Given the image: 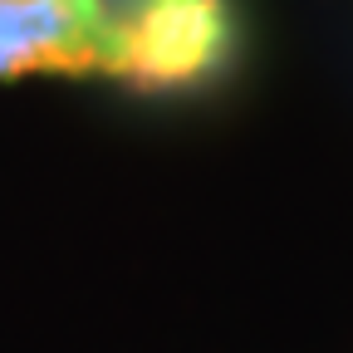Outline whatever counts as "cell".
I'll use <instances>...</instances> for the list:
<instances>
[{
	"mask_svg": "<svg viewBox=\"0 0 353 353\" xmlns=\"http://www.w3.org/2000/svg\"><path fill=\"white\" fill-rule=\"evenodd\" d=\"M236 54L231 0H143L118 20V74L143 94H176L221 74Z\"/></svg>",
	"mask_w": 353,
	"mask_h": 353,
	"instance_id": "cell-1",
	"label": "cell"
},
{
	"mask_svg": "<svg viewBox=\"0 0 353 353\" xmlns=\"http://www.w3.org/2000/svg\"><path fill=\"white\" fill-rule=\"evenodd\" d=\"M118 74V20L99 0H0V79Z\"/></svg>",
	"mask_w": 353,
	"mask_h": 353,
	"instance_id": "cell-2",
	"label": "cell"
},
{
	"mask_svg": "<svg viewBox=\"0 0 353 353\" xmlns=\"http://www.w3.org/2000/svg\"><path fill=\"white\" fill-rule=\"evenodd\" d=\"M99 6H103V10H108L113 20H123L128 10H138V6H143V0H99Z\"/></svg>",
	"mask_w": 353,
	"mask_h": 353,
	"instance_id": "cell-3",
	"label": "cell"
}]
</instances>
